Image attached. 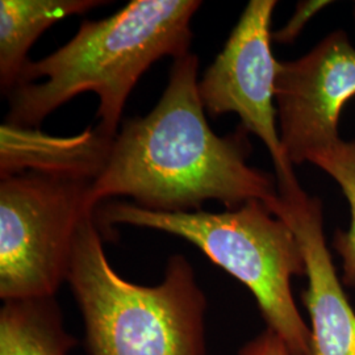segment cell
Segmentation results:
<instances>
[{"label": "cell", "instance_id": "8", "mask_svg": "<svg viewBox=\"0 0 355 355\" xmlns=\"http://www.w3.org/2000/svg\"><path fill=\"white\" fill-rule=\"evenodd\" d=\"M278 196L267 203L287 223L300 245L308 287L303 303L311 318V355H355V311L333 265L321 200L311 196L295 173L277 179Z\"/></svg>", "mask_w": 355, "mask_h": 355}, {"label": "cell", "instance_id": "2", "mask_svg": "<svg viewBox=\"0 0 355 355\" xmlns=\"http://www.w3.org/2000/svg\"><path fill=\"white\" fill-rule=\"evenodd\" d=\"M199 0H132L114 15L83 21L76 36L40 61L26 64L8 99L7 125L37 129L85 92L99 98L95 132L112 141L130 92L149 67L164 57L189 54L191 20Z\"/></svg>", "mask_w": 355, "mask_h": 355}, {"label": "cell", "instance_id": "10", "mask_svg": "<svg viewBox=\"0 0 355 355\" xmlns=\"http://www.w3.org/2000/svg\"><path fill=\"white\" fill-rule=\"evenodd\" d=\"M110 4L102 0H1L0 1V87L15 89L31 62L28 51L48 28L67 16Z\"/></svg>", "mask_w": 355, "mask_h": 355}, {"label": "cell", "instance_id": "11", "mask_svg": "<svg viewBox=\"0 0 355 355\" xmlns=\"http://www.w3.org/2000/svg\"><path fill=\"white\" fill-rule=\"evenodd\" d=\"M76 346L55 297L3 302L0 355H69Z\"/></svg>", "mask_w": 355, "mask_h": 355}, {"label": "cell", "instance_id": "6", "mask_svg": "<svg viewBox=\"0 0 355 355\" xmlns=\"http://www.w3.org/2000/svg\"><path fill=\"white\" fill-rule=\"evenodd\" d=\"M275 0H250L224 49L199 80L205 112L217 117L236 114L248 133L266 146L277 179L293 173L282 146L275 105L279 61L271 49Z\"/></svg>", "mask_w": 355, "mask_h": 355}, {"label": "cell", "instance_id": "13", "mask_svg": "<svg viewBox=\"0 0 355 355\" xmlns=\"http://www.w3.org/2000/svg\"><path fill=\"white\" fill-rule=\"evenodd\" d=\"M331 4V1L328 0H303L296 4L295 12L291 16V19L286 23L279 31L272 33V40L279 42V44H291L304 26L318 15L320 11H322L325 7Z\"/></svg>", "mask_w": 355, "mask_h": 355}, {"label": "cell", "instance_id": "9", "mask_svg": "<svg viewBox=\"0 0 355 355\" xmlns=\"http://www.w3.org/2000/svg\"><path fill=\"white\" fill-rule=\"evenodd\" d=\"M1 178L26 170L61 171L95 179L102 168L111 141L103 139L91 127L70 139H55L38 129L3 124Z\"/></svg>", "mask_w": 355, "mask_h": 355}, {"label": "cell", "instance_id": "15", "mask_svg": "<svg viewBox=\"0 0 355 355\" xmlns=\"http://www.w3.org/2000/svg\"><path fill=\"white\" fill-rule=\"evenodd\" d=\"M353 19H354V26H355V3H354V13H353Z\"/></svg>", "mask_w": 355, "mask_h": 355}, {"label": "cell", "instance_id": "14", "mask_svg": "<svg viewBox=\"0 0 355 355\" xmlns=\"http://www.w3.org/2000/svg\"><path fill=\"white\" fill-rule=\"evenodd\" d=\"M239 355H292L287 345L272 330L267 329L245 343Z\"/></svg>", "mask_w": 355, "mask_h": 355}, {"label": "cell", "instance_id": "5", "mask_svg": "<svg viewBox=\"0 0 355 355\" xmlns=\"http://www.w3.org/2000/svg\"><path fill=\"white\" fill-rule=\"evenodd\" d=\"M91 178L26 170L0 182V299L54 297L67 280L76 232L95 215Z\"/></svg>", "mask_w": 355, "mask_h": 355}, {"label": "cell", "instance_id": "4", "mask_svg": "<svg viewBox=\"0 0 355 355\" xmlns=\"http://www.w3.org/2000/svg\"><path fill=\"white\" fill-rule=\"evenodd\" d=\"M95 221L104 240L117 224L154 229L180 237L215 265L240 280L255 297L259 312L292 355H311V329L292 295V278L305 275L295 233L262 200L225 212H154L128 202L102 204Z\"/></svg>", "mask_w": 355, "mask_h": 355}, {"label": "cell", "instance_id": "1", "mask_svg": "<svg viewBox=\"0 0 355 355\" xmlns=\"http://www.w3.org/2000/svg\"><path fill=\"white\" fill-rule=\"evenodd\" d=\"M198 74V55L178 58L152 111L121 124L89 186L92 212L114 196L167 214L198 212L207 200L237 209L278 196L272 177L248 164L252 145L246 129L217 136L209 127Z\"/></svg>", "mask_w": 355, "mask_h": 355}, {"label": "cell", "instance_id": "7", "mask_svg": "<svg viewBox=\"0 0 355 355\" xmlns=\"http://www.w3.org/2000/svg\"><path fill=\"white\" fill-rule=\"evenodd\" d=\"M355 96V48L337 29L304 55L279 62L275 105L280 142L292 166L341 140L340 116Z\"/></svg>", "mask_w": 355, "mask_h": 355}, {"label": "cell", "instance_id": "3", "mask_svg": "<svg viewBox=\"0 0 355 355\" xmlns=\"http://www.w3.org/2000/svg\"><path fill=\"white\" fill-rule=\"evenodd\" d=\"M95 215L76 232L67 283L89 355H207V296L190 261L171 255L162 280L141 286L111 266Z\"/></svg>", "mask_w": 355, "mask_h": 355}, {"label": "cell", "instance_id": "12", "mask_svg": "<svg viewBox=\"0 0 355 355\" xmlns=\"http://www.w3.org/2000/svg\"><path fill=\"white\" fill-rule=\"evenodd\" d=\"M308 164L318 166L337 182L350 207V225L337 232L334 249L343 262V284L355 287V141L340 140L313 154Z\"/></svg>", "mask_w": 355, "mask_h": 355}]
</instances>
